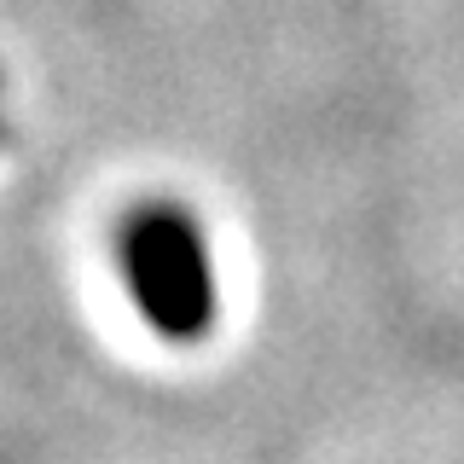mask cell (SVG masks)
<instances>
[{
	"mask_svg": "<svg viewBox=\"0 0 464 464\" xmlns=\"http://www.w3.org/2000/svg\"><path fill=\"white\" fill-rule=\"evenodd\" d=\"M0 128H6V116H0Z\"/></svg>",
	"mask_w": 464,
	"mask_h": 464,
	"instance_id": "cell-2",
	"label": "cell"
},
{
	"mask_svg": "<svg viewBox=\"0 0 464 464\" xmlns=\"http://www.w3.org/2000/svg\"><path fill=\"white\" fill-rule=\"evenodd\" d=\"M116 267H122L128 302L163 343H203L215 331V314H221L215 256L203 221L186 203L157 198L128 209L116 232Z\"/></svg>",
	"mask_w": 464,
	"mask_h": 464,
	"instance_id": "cell-1",
	"label": "cell"
}]
</instances>
